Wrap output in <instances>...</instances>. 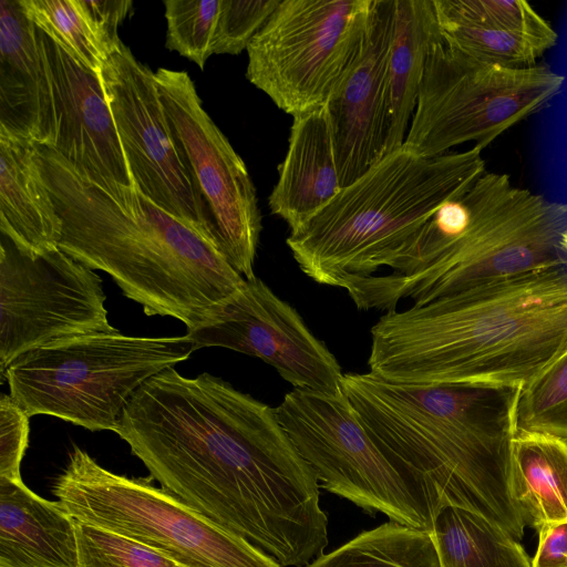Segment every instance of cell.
Segmentation results:
<instances>
[{"label":"cell","mask_w":567,"mask_h":567,"mask_svg":"<svg viewBox=\"0 0 567 567\" xmlns=\"http://www.w3.org/2000/svg\"><path fill=\"white\" fill-rule=\"evenodd\" d=\"M516 422L518 432L567 442V352L522 388Z\"/></svg>","instance_id":"cell-28"},{"label":"cell","mask_w":567,"mask_h":567,"mask_svg":"<svg viewBox=\"0 0 567 567\" xmlns=\"http://www.w3.org/2000/svg\"><path fill=\"white\" fill-rule=\"evenodd\" d=\"M109 55L120 44L118 25L132 13L131 0H79Z\"/></svg>","instance_id":"cell-33"},{"label":"cell","mask_w":567,"mask_h":567,"mask_svg":"<svg viewBox=\"0 0 567 567\" xmlns=\"http://www.w3.org/2000/svg\"><path fill=\"white\" fill-rule=\"evenodd\" d=\"M281 0H220L213 54L247 50Z\"/></svg>","instance_id":"cell-31"},{"label":"cell","mask_w":567,"mask_h":567,"mask_svg":"<svg viewBox=\"0 0 567 567\" xmlns=\"http://www.w3.org/2000/svg\"><path fill=\"white\" fill-rule=\"evenodd\" d=\"M153 480L282 567L328 545L319 481L275 408L209 373L145 381L114 431Z\"/></svg>","instance_id":"cell-1"},{"label":"cell","mask_w":567,"mask_h":567,"mask_svg":"<svg viewBox=\"0 0 567 567\" xmlns=\"http://www.w3.org/2000/svg\"><path fill=\"white\" fill-rule=\"evenodd\" d=\"M567 352V264L383 315L369 373L394 384L524 386Z\"/></svg>","instance_id":"cell-2"},{"label":"cell","mask_w":567,"mask_h":567,"mask_svg":"<svg viewBox=\"0 0 567 567\" xmlns=\"http://www.w3.org/2000/svg\"><path fill=\"white\" fill-rule=\"evenodd\" d=\"M195 350L186 334L87 333L23 353L1 383L8 382L11 398L29 416L52 415L90 431L114 432L136 390Z\"/></svg>","instance_id":"cell-7"},{"label":"cell","mask_w":567,"mask_h":567,"mask_svg":"<svg viewBox=\"0 0 567 567\" xmlns=\"http://www.w3.org/2000/svg\"><path fill=\"white\" fill-rule=\"evenodd\" d=\"M78 567H178L151 547L75 519Z\"/></svg>","instance_id":"cell-30"},{"label":"cell","mask_w":567,"mask_h":567,"mask_svg":"<svg viewBox=\"0 0 567 567\" xmlns=\"http://www.w3.org/2000/svg\"><path fill=\"white\" fill-rule=\"evenodd\" d=\"M536 530L538 546L532 567H567V522L544 524Z\"/></svg>","instance_id":"cell-34"},{"label":"cell","mask_w":567,"mask_h":567,"mask_svg":"<svg viewBox=\"0 0 567 567\" xmlns=\"http://www.w3.org/2000/svg\"><path fill=\"white\" fill-rule=\"evenodd\" d=\"M75 519L22 480L0 477V567H78Z\"/></svg>","instance_id":"cell-21"},{"label":"cell","mask_w":567,"mask_h":567,"mask_svg":"<svg viewBox=\"0 0 567 567\" xmlns=\"http://www.w3.org/2000/svg\"><path fill=\"white\" fill-rule=\"evenodd\" d=\"M100 78L138 192L218 251L209 208L169 126L155 72L121 41Z\"/></svg>","instance_id":"cell-13"},{"label":"cell","mask_w":567,"mask_h":567,"mask_svg":"<svg viewBox=\"0 0 567 567\" xmlns=\"http://www.w3.org/2000/svg\"><path fill=\"white\" fill-rule=\"evenodd\" d=\"M370 2L281 0L248 44V81L292 116L327 105L360 54Z\"/></svg>","instance_id":"cell-11"},{"label":"cell","mask_w":567,"mask_h":567,"mask_svg":"<svg viewBox=\"0 0 567 567\" xmlns=\"http://www.w3.org/2000/svg\"><path fill=\"white\" fill-rule=\"evenodd\" d=\"M105 299L100 276L59 247L31 256L0 235V379L28 351L115 331Z\"/></svg>","instance_id":"cell-12"},{"label":"cell","mask_w":567,"mask_h":567,"mask_svg":"<svg viewBox=\"0 0 567 567\" xmlns=\"http://www.w3.org/2000/svg\"><path fill=\"white\" fill-rule=\"evenodd\" d=\"M441 34L472 56L526 69L558 40L551 24L524 0H433Z\"/></svg>","instance_id":"cell-18"},{"label":"cell","mask_w":567,"mask_h":567,"mask_svg":"<svg viewBox=\"0 0 567 567\" xmlns=\"http://www.w3.org/2000/svg\"><path fill=\"white\" fill-rule=\"evenodd\" d=\"M37 148L62 224L59 248L109 274L145 315L173 317L189 330L244 286L210 244L141 193L140 209L128 214L56 151Z\"/></svg>","instance_id":"cell-5"},{"label":"cell","mask_w":567,"mask_h":567,"mask_svg":"<svg viewBox=\"0 0 567 567\" xmlns=\"http://www.w3.org/2000/svg\"><path fill=\"white\" fill-rule=\"evenodd\" d=\"M485 172L476 146L434 157L400 147L290 230L287 245L306 276L343 288L381 267L393 269L432 215Z\"/></svg>","instance_id":"cell-6"},{"label":"cell","mask_w":567,"mask_h":567,"mask_svg":"<svg viewBox=\"0 0 567 567\" xmlns=\"http://www.w3.org/2000/svg\"><path fill=\"white\" fill-rule=\"evenodd\" d=\"M437 33L433 0H395L389 60L385 155L404 143L416 107L427 54Z\"/></svg>","instance_id":"cell-23"},{"label":"cell","mask_w":567,"mask_h":567,"mask_svg":"<svg viewBox=\"0 0 567 567\" xmlns=\"http://www.w3.org/2000/svg\"><path fill=\"white\" fill-rule=\"evenodd\" d=\"M395 0H371L360 54L327 103L341 187L385 156Z\"/></svg>","instance_id":"cell-17"},{"label":"cell","mask_w":567,"mask_h":567,"mask_svg":"<svg viewBox=\"0 0 567 567\" xmlns=\"http://www.w3.org/2000/svg\"><path fill=\"white\" fill-rule=\"evenodd\" d=\"M152 480L115 474L74 447L52 493L74 519L142 543L182 567H282Z\"/></svg>","instance_id":"cell-8"},{"label":"cell","mask_w":567,"mask_h":567,"mask_svg":"<svg viewBox=\"0 0 567 567\" xmlns=\"http://www.w3.org/2000/svg\"><path fill=\"white\" fill-rule=\"evenodd\" d=\"M564 81L547 65L508 69L483 62L439 29L402 147L423 157L443 155L466 142L482 151L546 107Z\"/></svg>","instance_id":"cell-9"},{"label":"cell","mask_w":567,"mask_h":567,"mask_svg":"<svg viewBox=\"0 0 567 567\" xmlns=\"http://www.w3.org/2000/svg\"><path fill=\"white\" fill-rule=\"evenodd\" d=\"M342 388L372 441L440 509H470L523 538L511 492L522 386L405 385L352 372Z\"/></svg>","instance_id":"cell-3"},{"label":"cell","mask_w":567,"mask_h":567,"mask_svg":"<svg viewBox=\"0 0 567 567\" xmlns=\"http://www.w3.org/2000/svg\"><path fill=\"white\" fill-rule=\"evenodd\" d=\"M0 130L51 147L54 116L37 24L19 0H0Z\"/></svg>","instance_id":"cell-19"},{"label":"cell","mask_w":567,"mask_h":567,"mask_svg":"<svg viewBox=\"0 0 567 567\" xmlns=\"http://www.w3.org/2000/svg\"><path fill=\"white\" fill-rule=\"evenodd\" d=\"M178 567H182V566H178Z\"/></svg>","instance_id":"cell-36"},{"label":"cell","mask_w":567,"mask_h":567,"mask_svg":"<svg viewBox=\"0 0 567 567\" xmlns=\"http://www.w3.org/2000/svg\"><path fill=\"white\" fill-rule=\"evenodd\" d=\"M61 230L37 145L0 130V234L37 256L59 247Z\"/></svg>","instance_id":"cell-22"},{"label":"cell","mask_w":567,"mask_h":567,"mask_svg":"<svg viewBox=\"0 0 567 567\" xmlns=\"http://www.w3.org/2000/svg\"><path fill=\"white\" fill-rule=\"evenodd\" d=\"M165 45L204 70L213 54L220 0H165Z\"/></svg>","instance_id":"cell-29"},{"label":"cell","mask_w":567,"mask_h":567,"mask_svg":"<svg viewBox=\"0 0 567 567\" xmlns=\"http://www.w3.org/2000/svg\"><path fill=\"white\" fill-rule=\"evenodd\" d=\"M566 231L567 204L485 172L432 215L392 274L343 289L363 310L394 311L406 298L423 306L567 264Z\"/></svg>","instance_id":"cell-4"},{"label":"cell","mask_w":567,"mask_h":567,"mask_svg":"<svg viewBox=\"0 0 567 567\" xmlns=\"http://www.w3.org/2000/svg\"><path fill=\"white\" fill-rule=\"evenodd\" d=\"M511 492L526 526L567 522V442L538 433H516Z\"/></svg>","instance_id":"cell-24"},{"label":"cell","mask_w":567,"mask_h":567,"mask_svg":"<svg viewBox=\"0 0 567 567\" xmlns=\"http://www.w3.org/2000/svg\"><path fill=\"white\" fill-rule=\"evenodd\" d=\"M27 16L75 60L100 73L109 53L79 0H19Z\"/></svg>","instance_id":"cell-27"},{"label":"cell","mask_w":567,"mask_h":567,"mask_svg":"<svg viewBox=\"0 0 567 567\" xmlns=\"http://www.w3.org/2000/svg\"><path fill=\"white\" fill-rule=\"evenodd\" d=\"M38 38L51 85L54 116L51 148L124 210L135 214L141 207L140 192L126 162L100 73L75 60L39 27Z\"/></svg>","instance_id":"cell-16"},{"label":"cell","mask_w":567,"mask_h":567,"mask_svg":"<svg viewBox=\"0 0 567 567\" xmlns=\"http://www.w3.org/2000/svg\"><path fill=\"white\" fill-rule=\"evenodd\" d=\"M321 486L370 514L432 530L439 505L402 475L372 441L347 398L293 388L275 408Z\"/></svg>","instance_id":"cell-10"},{"label":"cell","mask_w":567,"mask_h":567,"mask_svg":"<svg viewBox=\"0 0 567 567\" xmlns=\"http://www.w3.org/2000/svg\"><path fill=\"white\" fill-rule=\"evenodd\" d=\"M29 417L10 394H1L0 477L21 480V461L29 442Z\"/></svg>","instance_id":"cell-32"},{"label":"cell","mask_w":567,"mask_h":567,"mask_svg":"<svg viewBox=\"0 0 567 567\" xmlns=\"http://www.w3.org/2000/svg\"><path fill=\"white\" fill-rule=\"evenodd\" d=\"M155 80L169 126L209 208L217 249L251 279L262 226L247 166L205 111L187 72L159 68Z\"/></svg>","instance_id":"cell-14"},{"label":"cell","mask_w":567,"mask_h":567,"mask_svg":"<svg viewBox=\"0 0 567 567\" xmlns=\"http://www.w3.org/2000/svg\"><path fill=\"white\" fill-rule=\"evenodd\" d=\"M563 246L567 252V231L564 234V237H563Z\"/></svg>","instance_id":"cell-35"},{"label":"cell","mask_w":567,"mask_h":567,"mask_svg":"<svg viewBox=\"0 0 567 567\" xmlns=\"http://www.w3.org/2000/svg\"><path fill=\"white\" fill-rule=\"evenodd\" d=\"M305 567H440L430 533L394 522L365 530Z\"/></svg>","instance_id":"cell-26"},{"label":"cell","mask_w":567,"mask_h":567,"mask_svg":"<svg viewBox=\"0 0 567 567\" xmlns=\"http://www.w3.org/2000/svg\"><path fill=\"white\" fill-rule=\"evenodd\" d=\"M186 337L196 350L221 347L261 359L296 389L343 393L344 373L336 357L298 311L256 276Z\"/></svg>","instance_id":"cell-15"},{"label":"cell","mask_w":567,"mask_h":567,"mask_svg":"<svg viewBox=\"0 0 567 567\" xmlns=\"http://www.w3.org/2000/svg\"><path fill=\"white\" fill-rule=\"evenodd\" d=\"M289 145L268 206L290 230L324 207L342 188L327 105L292 116Z\"/></svg>","instance_id":"cell-20"},{"label":"cell","mask_w":567,"mask_h":567,"mask_svg":"<svg viewBox=\"0 0 567 567\" xmlns=\"http://www.w3.org/2000/svg\"><path fill=\"white\" fill-rule=\"evenodd\" d=\"M430 535L440 567H532L519 540L466 508L442 507Z\"/></svg>","instance_id":"cell-25"}]
</instances>
